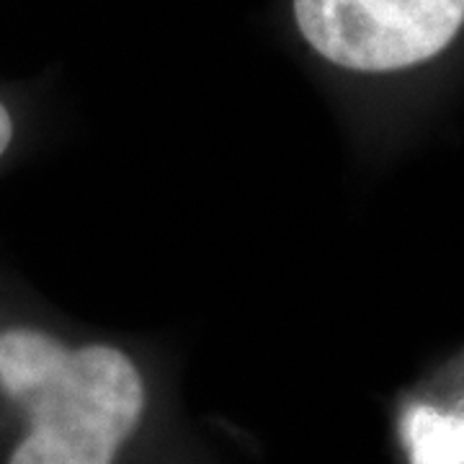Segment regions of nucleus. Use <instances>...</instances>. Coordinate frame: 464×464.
I'll use <instances>...</instances> for the list:
<instances>
[{
	"mask_svg": "<svg viewBox=\"0 0 464 464\" xmlns=\"http://www.w3.org/2000/svg\"><path fill=\"white\" fill-rule=\"evenodd\" d=\"M292 8L310 50L362 75L426 65L464 29V0H292Z\"/></svg>",
	"mask_w": 464,
	"mask_h": 464,
	"instance_id": "nucleus-2",
	"label": "nucleus"
},
{
	"mask_svg": "<svg viewBox=\"0 0 464 464\" xmlns=\"http://www.w3.org/2000/svg\"><path fill=\"white\" fill-rule=\"evenodd\" d=\"M14 134H16V121L8 111V106L0 101V158L14 145Z\"/></svg>",
	"mask_w": 464,
	"mask_h": 464,
	"instance_id": "nucleus-4",
	"label": "nucleus"
},
{
	"mask_svg": "<svg viewBox=\"0 0 464 464\" xmlns=\"http://www.w3.org/2000/svg\"><path fill=\"white\" fill-rule=\"evenodd\" d=\"M413 464H464V415L413 408L405 418Z\"/></svg>",
	"mask_w": 464,
	"mask_h": 464,
	"instance_id": "nucleus-3",
	"label": "nucleus"
},
{
	"mask_svg": "<svg viewBox=\"0 0 464 464\" xmlns=\"http://www.w3.org/2000/svg\"><path fill=\"white\" fill-rule=\"evenodd\" d=\"M150 418V384L109 343L0 331V464H124Z\"/></svg>",
	"mask_w": 464,
	"mask_h": 464,
	"instance_id": "nucleus-1",
	"label": "nucleus"
}]
</instances>
